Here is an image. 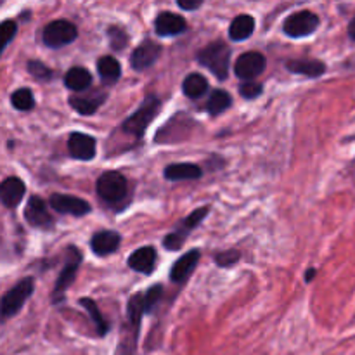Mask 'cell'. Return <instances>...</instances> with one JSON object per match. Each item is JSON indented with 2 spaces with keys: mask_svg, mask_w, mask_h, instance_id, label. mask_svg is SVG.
Listing matches in <instances>:
<instances>
[{
  "mask_svg": "<svg viewBox=\"0 0 355 355\" xmlns=\"http://www.w3.org/2000/svg\"><path fill=\"white\" fill-rule=\"evenodd\" d=\"M232 51L225 42L217 40L214 44L207 45L198 52L196 59L201 66L210 69L217 80H225L229 75V66H231Z\"/></svg>",
  "mask_w": 355,
  "mask_h": 355,
  "instance_id": "6da1fadb",
  "label": "cell"
},
{
  "mask_svg": "<svg viewBox=\"0 0 355 355\" xmlns=\"http://www.w3.org/2000/svg\"><path fill=\"white\" fill-rule=\"evenodd\" d=\"M159 111H162V101L156 96H148L142 101L141 106L137 107V111L121 123V128H123V132L130 134L132 137L142 139V135L148 130L149 123L158 116Z\"/></svg>",
  "mask_w": 355,
  "mask_h": 355,
  "instance_id": "7a4b0ae2",
  "label": "cell"
},
{
  "mask_svg": "<svg viewBox=\"0 0 355 355\" xmlns=\"http://www.w3.org/2000/svg\"><path fill=\"white\" fill-rule=\"evenodd\" d=\"M33 277H23L19 283L14 284L2 297V319H9L16 315L23 309L24 302L33 295Z\"/></svg>",
  "mask_w": 355,
  "mask_h": 355,
  "instance_id": "3957f363",
  "label": "cell"
},
{
  "mask_svg": "<svg viewBox=\"0 0 355 355\" xmlns=\"http://www.w3.org/2000/svg\"><path fill=\"white\" fill-rule=\"evenodd\" d=\"M80 263H82V253H80L75 246H69L68 260H66L64 267H62V270L59 272L58 281H55L54 284V291H52V304L54 305L64 302L66 290H68L69 284H73V281H75Z\"/></svg>",
  "mask_w": 355,
  "mask_h": 355,
  "instance_id": "277c9868",
  "label": "cell"
},
{
  "mask_svg": "<svg viewBox=\"0 0 355 355\" xmlns=\"http://www.w3.org/2000/svg\"><path fill=\"white\" fill-rule=\"evenodd\" d=\"M76 37H78V30H76V26L71 21L66 19L52 21V23H49L44 28V33H42V40L51 49H59L64 47V45H69L71 42L76 40Z\"/></svg>",
  "mask_w": 355,
  "mask_h": 355,
  "instance_id": "5b68a950",
  "label": "cell"
},
{
  "mask_svg": "<svg viewBox=\"0 0 355 355\" xmlns=\"http://www.w3.org/2000/svg\"><path fill=\"white\" fill-rule=\"evenodd\" d=\"M319 16L312 10H298L284 19L283 30L291 38H304L314 33L319 28Z\"/></svg>",
  "mask_w": 355,
  "mask_h": 355,
  "instance_id": "8992f818",
  "label": "cell"
},
{
  "mask_svg": "<svg viewBox=\"0 0 355 355\" xmlns=\"http://www.w3.org/2000/svg\"><path fill=\"white\" fill-rule=\"evenodd\" d=\"M97 194L107 203H118L127 196V179L120 172H106L97 179Z\"/></svg>",
  "mask_w": 355,
  "mask_h": 355,
  "instance_id": "52a82bcc",
  "label": "cell"
},
{
  "mask_svg": "<svg viewBox=\"0 0 355 355\" xmlns=\"http://www.w3.org/2000/svg\"><path fill=\"white\" fill-rule=\"evenodd\" d=\"M266 66H267V59L262 52L250 51L239 55L234 66V73L238 78L245 80V82H252L253 78L262 75Z\"/></svg>",
  "mask_w": 355,
  "mask_h": 355,
  "instance_id": "ba28073f",
  "label": "cell"
},
{
  "mask_svg": "<svg viewBox=\"0 0 355 355\" xmlns=\"http://www.w3.org/2000/svg\"><path fill=\"white\" fill-rule=\"evenodd\" d=\"M24 218L35 229L51 231L54 227V218H52L51 211H49L47 203L38 196H31L28 200L26 210H24Z\"/></svg>",
  "mask_w": 355,
  "mask_h": 355,
  "instance_id": "9c48e42d",
  "label": "cell"
},
{
  "mask_svg": "<svg viewBox=\"0 0 355 355\" xmlns=\"http://www.w3.org/2000/svg\"><path fill=\"white\" fill-rule=\"evenodd\" d=\"M68 151L71 158L80 159V162H90L96 158L97 142L92 135L73 132L68 137Z\"/></svg>",
  "mask_w": 355,
  "mask_h": 355,
  "instance_id": "30bf717a",
  "label": "cell"
},
{
  "mask_svg": "<svg viewBox=\"0 0 355 355\" xmlns=\"http://www.w3.org/2000/svg\"><path fill=\"white\" fill-rule=\"evenodd\" d=\"M52 210L61 215H73V217H83L90 214V205L85 200L76 196H66V194H52L49 200Z\"/></svg>",
  "mask_w": 355,
  "mask_h": 355,
  "instance_id": "8fae6325",
  "label": "cell"
},
{
  "mask_svg": "<svg viewBox=\"0 0 355 355\" xmlns=\"http://www.w3.org/2000/svg\"><path fill=\"white\" fill-rule=\"evenodd\" d=\"M162 55V45L156 42L144 40L130 55V66L135 71H144L149 66L155 64Z\"/></svg>",
  "mask_w": 355,
  "mask_h": 355,
  "instance_id": "7c38bea8",
  "label": "cell"
},
{
  "mask_svg": "<svg viewBox=\"0 0 355 355\" xmlns=\"http://www.w3.org/2000/svg\"><path fill=\"white\" fill-rule=\"evenodd\" d=\"M187 30V21L180 14L159 12L155 19V31L159 37H177Z\"/></svg>",
  "mask_w": 355,
  "mask_h": 355,
  "instance_id": "4fadbf2b",
  "label": "cell"
},
{
  "mask_svg": "<svg viewBox=\"0 0 355 355\" xmlns=\"http://www.w3.org/2000/svg\"><path fill=\"white\" fill-rule=\"evenodd\" d=\"M156 260H158V253L155 246H142L128 257V267L135 272L149 276L156 269Z\"/></svg>",
  "mask_w": 355,
  "mask_h": 355,
  "instance_id": "5bb4252c",
  "label": "cell"
},
{
  "mask_svg": "<svg viewBox=\"0 0 355 355\" xmlns=\"http://www.w3.org/2000/svg\"><path fill=\"white\" fill-rule=\"evenodd\" d=\"M200 259H201L200 250H191V252L184 253V255L172 266V270H170V281L177 284L187 281V277L191 276V272L196 269Z\"/></svg>",
  "mask_w": 355,
  "mask_h": 355,
  "instance_id": "9a60e30c",
  "label": "cell"
},
{
  "mask_svg": "<svg viewBox=\"0 0 355 355\" xmlns=\"http://www.w3.org/2000/svg\"><path fill=\"white\" fill-rule=\"evenodd\" d=\"M26 194V186L19 177H7L0 186V198L6 208H16Z\"/></svg>",
  "mask_w": 355,
  "mask_h": 355,
  "instance_id": "2e32d148",
  "label": "cell"
},
{
  "mask_svg": "<svg viewBox=\"0 0 355 355\" xmlns=\"http://www.w3.org/2000/svg\"><path fill=\"white\" fill-rule=\"evenodd\" d=\"M121 236L114 231H99L90 239V248L97 257H106L120 248Z\"/></svg>",
  "mask_w": 355,
  "mask_h": 355,
  "instance_id": "e0dca14e",
  "label": "cell"
},
{
  "mask_svg": "<svg viewBox=\"0 0 355 355\" xmlns=\"http://www.w3.org/2000/svg\"><path fill=\"white\" fill-rule=\"evenodd\" d=\"M106 94L104 92H92L85 94V96H73L69 97V106L76 111V113L83 114V116H90L96 113L106 101Z\"/></svg>",
  "mask_w": 355,
  "mask_h": 355,
  "instance_id": "ac0fdd59",
  "label": "cell"
},
{
  "mask_svg": "<svg viewBox=\"0 0 355 355\" xmlns=\"http://www.w3.org/2000/svg\"><path fill=\"white\" fill-rule=\"evenodd\" d=\"M286 69L297 75L309 76V78H318L326 73V64L318 59H291L286 62Z\"/></svg>",
  "mask_w": 355,
  "mask_h": 355,
  "instance_id": "d6986e66",
  "label": "cell"
},
{
  "mask_svg": "<svg viewBox=\"0 0 355 355\" xmlns=\"http://www.w3.org/2000/svg\"><path fill=\"white\" fill-rule=\"evenodd\" d=\"M203 175V170L194 163H172L163 170L166 180H196Z\"/></svg>",
  "mask_w": 355,
  "mask_h": 355,
  "instance_id": "ffe728a7",
  "label": "cell"
},
{
  "mask_svg": "<svg viewBox=\"0 0 355 355\" xmlns=\"http://www.w3.org/2000/svg\"><path fill=\"white\" fill-rule=\"evenodd\" d=\"M148 314V305H146L144 295H134V297L128 300L127 305V318H128V328L139 335V329H141V321L142 315Z\"/></svg>",
  "mask_w": 355,
  "mask_h": 355,
  "instance_id": "44dd1931",
  "label": "cell"
},
{
  "mask_svg": "<svg viewBox=\"0 0 355 355\" xmlns=\"http://www.w3.org/2000/svg\"><path fill=\"white\" fill-rule=\"evenodd\" d=\"M255 31V19L250 14H241L236 19H232L231 26H229V38L232 42H243L250 38Z\"/></svg>",
  "mask_w": 355,
  "mask_h": 355,
  "instance_id": "7402d4cb",
  "label": "cell"
},
{
  "mask_svg": "<svg viewBox=\"0 0 355 355\" xmlns=\"http://www.w3.org/2000/svg\"><path fill=\"white\" fill-rule=\"evenodd\" d=\"M90 83H92V75L83 66H73L71 69L66 71L64 85L73 92H82V90L89 89Z\"/></svg>",
  "mask_w": 355,
  "mask_h": 355,
  "instance_id": "603a6c76",
  "label": "cell"
},
{
  "mask_svg": "<svg viewBox=\"0 0 355 355\" xmlns=\"http://www.w3.org/2000/svg\"><path fill=\"white\" fill-rule=\"evenodd\" d=\"M182 92L191 99H198V97L205 96L208 92V82L203 75L200 73H191L184 78L182 82Z\"/></svg>",
  "mask_w": 355,
  "mask_h": 355,
  "instance_id": "cb8c5ba5",
  "label": "cell"
},
{
  "mask_svg": "<svg viewBox=\"0 0 355 355\" xmlns=\"http://www.w3.org/2000/svg\"><path fill=\"white\" fill-rule=\"evenodd\" d=\"M97 69H99L101 78L106 83L118 82L121 76V66L113 55H103V58L97 61Z\"/></svg>",
  "mask_w": 355,
  "mask_h": 355,
  "instance_id": "d4e9b609",
  "label": "cell"
},
{
  "mask_svg": "<svg viewBox=\"0 0 355 355\" xmlns=\"http://www.w3.org/2000/svg\"><path fill=\"white\" fill-rule=\"evenodd\" d=\"M231 106H232L231 94H229L227 90L217 89L211 92L210 99H208V104H207V110L211 116H217V114L224 113V111L229 110Z\"/></svg>",
  "mask_w": 355,
  "mask_h": 355,
  "instance_id": "484cf974",
  "label": "cell"
},
{
  "mask_svg": "<svg viewBox=\"0 0 355 355\" xmlns=\"http://www.w3.org/2000/svg\"><path fill=\"white\" fill-rule=\"evenodd\" d=\"M80 305H82V307L85 309V311L90 314V318H92V322L96 324V328H97V333H99L101 336L106 335V333L110 331V324L104 321L103 314H101V311L97 309L96 302L90 300V298H82V300H80Z\"/></svg>",
  "mask_w": 355,
  "mask_h": 355,
  "instance_id": "4316f807",
  "label": "cell"
},
{
  "mask_svg": "<svg viewBox=\"0 0 355 355\" xmlns=\"http://www.w3.org/2000/svg\"><path fill=\"white\" fill-rule=\"evenodd\" d=\"M10 104L19 111H31L35 107V97L30 89H17L10 96Z\"/></svg>",
  "mask_w": 355,
  "mask_h": 355,
  "instance_id": "83f0119b",
  "label": "cell"
},
{
  "mask_svg": "<svg viewBox=\"0 0 355 355\" xmlns=\"http://www.w3.org/2000/svg\"><path fill=\"white\" fill-rule=\"evenodd\" d=\"M208 214H210V207L198 208V210H194L193 214H189L186 218H184L182 224H180V229H182V231H186V232L193 231V229H196L198 225L203 222V218L207 217Z\"/></svg>",
  "mask_w": 355,
  "mask_h": 355,
  "instance_id": "f1b7e54d",
  "label": "cell"
},
{
  "mask_svg": "<svg viewBox=\"0 0 355 355\" xmlns=\"http://www.w3.org/2000/svg\"><path fill=\"white\" fill-rule=\"evenodd\" d=\"M107 37H110V45L114 51H121L128 45V33L120 26L107 28Z\"/></svg>",
  "mask_w": 355,
  "mask_h": 355,
  "instance_id": "f546056e",
  "label": "cell"
},
{
  "mask_svg": "<svg viewBox=\"0 0 355 355\" xmlns=\"http://www.w3.org/2000/svg\"><path fill=\"white\" fill-rule=\"evenodd\" d=\"M28 68V73H30L33 78L37 80H42V82H49V80H52V76H54V73H52V69L49 68L47 64H44L42 61H28L26 64Z\"/></svg>",
  "mask_w": 355,
  "mask_h": 355,
  "instance_id": "4dcf8cb0",
  "label": "cell"
},
{
  "mask_svg": "<svg viewBox=\"0 0 355 355\" xmlns=\"http://www.w3.org/2000/svg\"><path fill=\"white\" fill-rule=\"evenodd\" d=\"M186 239H187V232L179 227V231L170 232V234L163 239V246H165L166 250H170V252H179V250L184 246V243H186Z\"/></svg>",
  "mask_w": 355,
  "mask_h": 355,
  "instance_id": "1f68e13d",
  "label": "cell"
},
{
  "mask_svg": "<svg viewBox=\"0 0 355 355\" xmlns=\"http://www.w3.org/2000/svg\"><path fill=\"white\" fill-rule=\"evenodd\" d=\"M162 297H163L162 284H155V286H151L148 291H146L144 298H146V305H148V314H151V312L155 311V307L158 305V302L162 300Z\"/></svg>",
  "mask_w": 355,
  "mask_h": 355,
  "instance_id": "d6a6232c",
  "label": "cell"
},
{
  "mask_svg": "<svg viewBox=\"0 0 355 355\" xmlns=\"http://www.w3.org/2000/svg\"><path fill=\"white\" fill-rule=\"evenodd\" d=\"M241 259V253L238 250H227V252H222L215 255V262L218 267H232L234 263L239 262Z\"/></svg>",
  "mask_w": 355,
  "mask_h": 355,
  "instance_id": "836d02e7",
  "label": "cell"
},
{
  "mask_svg": "<svg viewBox=\"0 0 355 355\" xmlns=\"http://www.w3.org/2000/svg\"><path fill=\"white\" fill-rule=\"evenodd\" d=\"M0 28H2V51H6L7 45H9L10 42H12V38L16 37L17 26L12 19H6L0 24Z\"/></svg>",
  "mask_w": 355,
  "mask_h": 355,
  "instance_id": "e575fe53",
  "label": "cell"
},
{
  "mask_svg": "<svg viewBox=\"0 0 355 355\" xmlns=\"http://www.w3.org/2000/svg\"><path fill=\"white\" fill-rule=\"evenodd\" d=\"M263 87L259 82H245L239 87V94H241L245 99H257V97L262 94Z\"/></svg>",
  "mask_w": 355,
  "mask_h": 355,
  "instance_id": "d590c367",
  "label": "cell"
},
{
  "mask_svg": "<svg viewBox=\"0 0 355 355\" xmlns=\"http://www.w3.org/2000/svg\"><path fill=\"white\" fill-rule=\"evenodd\" d=\"M203 6V0H198V2H184V0H179V7L184 10H196Z\"/></svg>",
  "mask_w": 355,
  "mask_h": 355,
  "instance_id": "8d00e7d4",
  "label": "cell"
},
{
  "mask_svg": "<svg viewBox=\"0 0 355 355\" xmlns=\"http://www.w3.org/2000/svg\"><path fill=\"white\" fill-rule=\"evenodd\" d=\"M315 272H318V270H315V269H309L307 272H305V277H304V279H305V283H311V281L314 279Z\"/></svg>",
  "mask_w": 355,
  "mask_h": 355,
  "instance_id": "74e56055",
  "label": "cell"
},
{
  "mask_svg": "<svg viewBox=\"0 0 355 355\" xmlns=\"http://www.w3.org/2000/svg\"><path fill=\"white\" fill-rule=\"evenodd\" d=\"M349 35H350V38H354V40H355V16H354V19L350 21V26H349Z\"/></svg>",
  "mask_w": 355,
  "mask_h": 355,
  "instance_id": "f35d334b",
  "label": "cell"
}]
</instances>
